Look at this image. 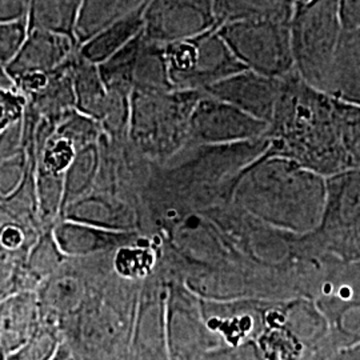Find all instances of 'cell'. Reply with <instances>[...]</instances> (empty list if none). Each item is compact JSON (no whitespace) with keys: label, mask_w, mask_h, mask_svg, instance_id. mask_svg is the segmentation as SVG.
<instances>
[{"label":"cell","mask_w":360,"mask_h":360,"mask_svg":"<svg viewBox=\"0 0 360 360\" xmlns=\"http://www.w3.org/2000/svg\"><path fill=\"white\" fill-rule=\"evenodd\" d=\"M339 16L345 32L354 34L360 28V0H338Z\"/></svg>","instance_id":"17"},{"label":"cell","mask_w":360,"mask_h":360,"mask_svg":"<svg viewBox=\"0 0 360 360\" xmlns=\"http://www.w3.org/2000/svg\"><path fill=\"white\" fill-rule=\"evenodd\" d=\"M282 79L243 70L208 87L205 94L270 124L279 102Z\"/></svg>","instance_id":"10"},{"label":"cell","mask_w":360,"mask_h":360,"mask_svg":"<svg viewBox=\"0 0 360 360\" xmlns=\"http://www.w3.org/2000/svg\"><path fill=\"white\" fill-rule=\"evenodd\" d=\"M327 95L360 107V46L352 34H345L335 59Z\"/></svg>","instance_id":"12"},{"label":"cell","mask_w":360,"mask_h":360,"mask_svg":"<svg viewBox=\"0 0 360 360\" xmlns=\"http://www.w3.org/2000/svg\"><path fill=\"white\" fill-rule=\"evenodd\" d=\"M205 92L138 90L134 101V131L147 153L171 156L188 144L193 108Z\"/></svg>","instance_id":"4"},{"label":"cell","mask_w":360,"mask_h":360,"mask_svg":"<svg viewBox=\"0 0 360 360\" xmlns=\"http://www.w3.org/2000/svg\"><path fill=\"white\" fill-rule=\"evenodd\" d=\"M326 181V208L316 230L319 248L346 263L360 262V168H348Z\"/></svg>","instance_id":"7"},{"label":"cell","mask_w":360,"mask_h":360,"mask_svg":"<svg viewBox=\"0 0 360 360\" xmlns=\"http://www.w3.org/2000/svg\"><path fill=\"white\" fill-rule=\"evenodd\" d=\"M335 115L351 168H360V107L334 99Z\"/></svg>","instance_id":"14"},{"label":"cell","mask_w":360,"mask_h":360,"mask_svg":"<svg viewBox=\"0 0 360 360\" xmlns=\"http://www.w3.org/2000/svg\"><path fill=\"white\" fill-rule=\"evenodd\" d=\"M196 360H263L255 342H248L239 347H219L207 351Z\"/></svg>","instance_id":"16"},{"label":"cell","mask_w":360,"mask_h":360,"mask_svg":"<svg viewBox=\"0 0 360 360\" xmlns=\"http://www.w3.org/2000/svg\"><path fill=\"white\" fill-rule=\"evenodd\" d=\"M218 30L245 70L278 79L295 72L290 22H235Z\"/></svg>","instance_id":"6"},{"label":"cell","mask_w":360,"mask_h":360,"mask_svg":"<svg viewBox=\"0 0 360 360\" xmlns=\"http://www.w3.org/2000/svg\"><path fill=\"white\" fill-rule=\"evenodd\" d=\"M266 138L270 154L326 178L351 168L336 122L334 98L311 87L296 72L282 79Z\"/></svg>","instance_id":"1"},{"label":"cell","mask_w":360,"mask_h":360,"mask_svg":"<svg viewBox=\"0 0 360 360\" xmlns=\"http://www.w3.org/2000/svg\"><path fill=\"white\" fill-rule=\"evenodd\" d=\"M151 255L143 250H122L117 254L116 267L124 275H142L151 264Z\"/></svg>","instance_id":"15"},{"label":"cell","mask_w":360,"mask_h":360,"mask_svg":"<svg viewBox=\"0 0 360 360\" xmlns=\"http://www.w3.org/2000/svg\"><path fill=\"white\" fill-rule=\"evenodd\" d=\"M269 126V123L245 114L235 105L203 94L193 108L187 147L264 139Z\"/></svg>","instance_id":"8"},{"label":"cell","mask_w":360,"mask_h":360,"mask_svg":"<svg viewBox=\"0 0 360 360\" xmlns=\"http://www.w3.org/2000/svg\"><path fill=\"white\" fill-rule=\"evenodd\" d=\"M352 35H354V38H355V40L358 41V44L360 46V28L358 31H355Z\"/></svg>","instance_id":"20"},{"label":"cell","mask_w":360,"mask_h":360,"mask_svg":"<svg viewBox=\"0 0 360 360\" xmlns=\"http://www.w3.org/2000/svg\"><path fill=\"white\" fill-rule=\"evenodd\" d=\"M290 31L296 74L311 87L327 94L335 59L346 34L338 0L296 3Z\"/></svg>","instance_id":"3"},{"label":"cell","mask_w":360,"mask_h":360,"mask_svg":"<svg viewBox=\"0 0 360 360\" xmlns=\"http://www.w3.org/2000/svg\"><path fill=\"white\" fill-rule=\"evenodd\" d=\"M263 360H302L306 347L285 324L269 321L255 340Z\"/></svg>","instance_id":"13"},{"label":"cell","mask_w":360,"mask_h":360,"mask_svg":"<svg viewBox=\"0 0 360 360\" xmlns=\"http://www.w3.org/2000/svg\"><path fill=\"white\" fill-rule=\"evenodd\" d=\"M218 27L214 0H148L144 32L160 44L193 38Z\"/></svg>","instance_id":"9"},{"label":"cell","mask_w":360,"mask_h":360,"mask_svg":"<svg viewBox=\"0 0 360 360\" xmlns=\"http://www.w3.org/2000/svg\"><path fill=\"white\" fill-rule=\"evenodd\" d=\"M295 0H214L218 27L235 22H291Z\"/></svg>","instance_id":"11"},{"label":"cell","mask_w":360,"mask_h":360,"mask_svg":"<svg viewBox=\"0 0 360 360\" xmlns=\"http://www.w3.org/2000/svg\"><path fill=\"white\" fill-rule=\"evenodd\" d=\"M1 242L8 248H15L19 243H22V233L16 229H7L1 235Z\"/></svg>","instance_id":"19"},{"label":"cell","mask_w":360,"mask_h":360,"mask_svg":"<svg viewBox=\"0 0 360 360\" xmlns=\"http://www.w3.org/2000/svg\"><path fill=\"white\" fill-rule=\"evenodd\" d=\"M168 77L174 90L205 91L245 70L219 34L218 27L193 38L165 44Z\"/></svg>","instance_id":"5"},{"label":"cell","mask_w":360,"mask_h":360,"mask_svg":"<svg viewBox=\"0 0 360 360\" xmlns=\"http://www.w3.org/2000/svg\"><path fill=\"white\" fill-rule=\"evenodd\" d=\"M326 360H360V343L338 349L328 359Z\"/></svg>","instance_id":"18"},{"label":"cell","mask_w":360,"mask_h":360,"mask_svg":"<svg viewBox=\"0 0 360 360\" xmlns=\"http://www.w3.org/2000/svg\"><path fill=\"white\" fill-rule=\"evenodd\" d=\"M296 3H304V1H309V0H295Z\"/></svg>","instance_id":"21"},{"label":"cell","mask_w":360,"mask_h":360,"mask_svg":"<svg viewBox=\"0 0 360 360\" xmlns=\"http://www.w3.org/2000/svg\"><path fill=\"white\" fill-rule=\"evenodd\" d=\"M239 188L247 205L278 224L307 232L316 231L322 223L326 176L269 150L242 169Z\"/></svg>","instance_id":"2"}]
</instances>
